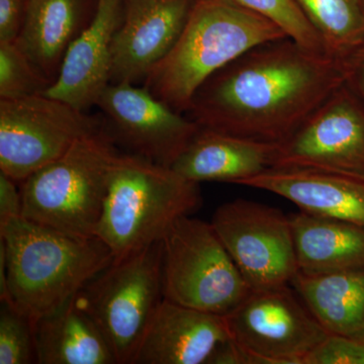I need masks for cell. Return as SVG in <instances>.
<instances>
[{"label":"cell","instance_id":"obj_27","mask_svg":"<svg viewBox=\"0 0 364 364\" xmlns=\"http://www.w3.org/2000/svg\"><path fill=\"white\" fill-rule=\"evenodd\" d=\"M28 0H0V43H14L25 23Z\"/></svg>","mask_w":364,"mask_h":364},{"label":"cell","instance_id":"obj_5","mask_svg":"<svg viewBox=\"0 0 364 364\" xmlns=\"http://www.w3.org/2000/svg\"><path fill=\"white\" fill-rule=\"evenodd\" d=\"M117 152L104 126L81 138L21 182L23 217L64 233L97 237Z\"/></svg>","mask_w":364,"mask_h":364},{"label":"cell","instance_id":"obj_30","mask_svg":"<svg viewBox=\"0 0 364 364\" xmlns=\"http://www.w3.org/2000/svg\"><path fill=\"white\" fill-rule=\"evenodd\" d=\"M363 4H364V0H363Z\"/></svg>","mask_w":364,"mask_h":364},{"label":"cell","instance_id":"obj_11","mask_svg":"<svg viewBox=\"0 0 364 364\" xmlns=\"http://www.w3.org/2000/svg\"><path fill=\"white\" fill-rule=\"evenodd\" d=\"M272 168L316 170L364 181V104L345 81L277 145Z\"/></svg>","mask_w":364,"mask_h":364},{"label":"cell","instance_id":"obj_1","mask_svg":"<svg viewBox=\"0 0 364 364\" xmlns=\"http://www.w3.org/2000/svg\"><path fill=\"white\" fill-rule=\"evenodd\" d=\"M344 81L343 62L282 38L215 72L184 114L205 130L280 144Z\"/></svg>","mask_w":364,"mask_h":364},{"label":"cell","instance_id":"obj_29","mask_svg":"<svg viewBox=\"0 0 364 364\" xmlns=\"http://www.w3.org/2000/svg\"><path fill=\"white\" fill-rule=\"evenodd\" d=\"M345 85L364 104V44L345 61Z\"/></svg>","mask_w":364,"mask_h":364},{"label":"cell","instance_id":"obj_22","mask_svg":"<svg viewBox=\"0 0 364 364\" xmlns=\"http://www.w3.org/2000/svg\"><path fill=\"white\" fill-rule=\"evenodd\" d=\"M330 56L344 62L364 44L363 0H294Z\"/></svg>","mask_w":364,"mask_h":364},{"label":"cell","instance_id":"obj_12","mask_svg":"<svg viewBox=\"0 0 364 364\" xmlns=\"http://www.w3.org/2000/svg\"><path fill=\"white\" fill-rule=\"evenodd\" d=\"M104 129L130 154L171 167L200 127L155 97L145 86L109 83L98 97Z\"/></svg>","mask_w":364,"mask_h":364},{"label":"cell","instance_id":"obj_2","mask_svg":"<svg viewBox=\"0 0 364 364\" xmlns=\"http://www.w3.org/2000/svg\"><path fill=\"white\" fill-rule=\"evenodd\" d=\"M11 303L33 322L58 310L114 261L98 237H81L26 219L0 227Z\"/></svg>","mask_w":364,"mask_h":364},{"label":"cell","instance_id":"obj_13","mask_svg":"<svg viewBox=\"0 0 364 364\" xmlns=\"http://www.w3.org/2000/svg\"><path fill=\"white\" fill-rule=\"evenodd\" d=\"M198 0H123L111 83L138 85L171 51Z\"/></svg>","mask_w":364,"mask_h":364},{"label":"cell","instance_id":"obj_25","mask_svg":"<svg viewBox=\"0 0 364 364\" xmlns=\"http://www.w3.org/2000/svg\"><path fill=\"white\" fill-rule=\"evenodd\" d=\"M37 363L33 321L9 304L0 312V364Z\"/></svg>","mask_w":364,"mask_h":364},{"label":"cell","instance_id":"obj_15","mask_svg":"<svg viewBox=\"0 0 364 364\" xmlns=\"http://www.w3.org/2000/svg\"><path fill=\"white\" fill-rule=\"evenodd\" d=\"M123 16V0H97L90 25L67 50L58 76L44 95L85 112L111 83L112 46Z\"/></svg>","mask_w":364,"mask_h":364},{"label":"cell","instance_id":"obj_6","mask_svg":"<svg viewBox=\"0 0 364 364\" xmlns=\"http://www.w3.org/2000/svg\"><path fill=\"white\" fill-rule=\"evenodd\" d=\"M75 298L100 328L117 363L132 364L164 299L162 241L112 261Z\"/></svg>","mask_w":364,"mask_h":364},{"label":"cell","instance_id":"obj_19","mask_svg":"<svg viewBox=\"0 0 364 364\" xmlns=\"http://www.w3.org/2000/svg\"><path fill=\"white\" fill-rule=\"evenodd\" d=\"M75 296L33 322L37 363L117 364L100 328Z\"/></svg>","mask_w":364,"mask_h":364},{"label":"cell","instance_id":"obj_20","mask_svg":"<svg viewBox=\"0 0 364 364\" xmlns=\"http://www.w3.org/2000/svg\"><path fill=\"white\" fill-rule=\"evenodd\" d=\"M291 286L328 334L364 337V268L298 272Z\"/></svg>","mask_w":364,"mask_h":364},{"label":"cell","instance_id":"obj_9","mask_svg":"<svg viewBox=\"0 0 364 364\" xmlns=\"http://www.w3.org/2000/svg\"><path fill=\"white\" fill-rule=\"evenodd\" d=\"M291 287L252 291L225 315L249 364H305L329 335Z\"/></svg>","mask_w":364,"mask_h":364},{"label":"cell","instance_id":"obj_24","mask_svg":"<svg viewBox=\"0 0 364 364\" xmlns=\"http://www.w3.org/2000/svg\"><path fill=\"white\" fill-rule=\"evenodd\" d=\"M237 4L264 16L284 31L287 37L314 52H326L315 28L294 0H235Z\"/></svg>","mask_w":364,"mask_h":364},{"label":"cell","instance_id":"obj_23","mask_svg":"<svg viewBox=\"0 0 364 364\" xmlns=\"http://www.w3.org/2000/svg\"><path fill=\"white\" fill-rule=\"evenodd\" d=\"M51 85L16 42L0 43V100L44 95Z\"/></svg>","mask_w":364,"mask_h":364},{"label":"cell","instance_id":"obj_3","mask_svg":"<svg viewBox=\"0 0 364 364\" xmlns=\"http://www.w3.org/2000/svg\"><path fill=\"white\" fill-rule=\"evenodd\" d=\"M286 37L272 21L235 0H198L176 44L143 86L186 114L196 90L215 72L255 46Z\"/></svg>","mask_w":364,"mask_h":364},{"label":"cell","instance_id":"obj_17","mask_svg":"<svg viewBox=\"0 0 364 364\" xmlns=\"http://www.w3.org/2000/svg\"><path fill=\"white\" fill-rule=\"evenodd\" d=\"M277 145L200 128L171 168L198 183L240 184L272 168Z\"/></svg>","mask_w":364,"mask_h":364},{"label":"cell","instance_id":"obj_10","mask_svg":"<svg viewBox=\"0 0 364 364\" xmlns=\"http://www.w3.org/2000/svg\"><path fill=\"white\" fill-rule=\"evenodd\" d=\"M210 224L252 291L291 284L299 267L289 215L237 198L220 205Z\"/></svg>","mask_w":364,"mask_h":364},{"label":"cell","instance_id":"obj_18","mask_svg":"<svg viewBox=\"0 0 364 364\" xmlns=\"http://www.w3.org/2000/svg\"><path fill=\"white\" fill-rule=\"evenodd\" d=\"M97 0H28L16 44L52 83L69 46L90 25Z\"/></svg>","mask_w":364,"mask_h":364},{"label":"cell","instance_id":"obj_7","mask_svg":"<svg viewBox=\"0 0 364 364\" xmlns=\"http://www.w3.org/2000/svg\"><path fill=\"white\" fill-rule=\"evenodd\" d=\"M162 243L164 299L225 316L252 291L210 222L184 215Z\"/></svg>","mask_w":364,"mask_h":364},{"label":"cell","instance_id":"obj_8","mask_svg":"<svg viewBox=\"0 0 364 364\" xmlns=\"http://www.w3.org/2000/svg\"><path fill=\"white\" fill-rule=\"evenodd\" d=\"M102 128L85 112L46 95L0 100V171L21 183Z\"/></svg>","mask_w":364,"mask_h":364},{"label":"cell","instance_id":"obj_26","mask_svg":"<svg viewBox=\"0 0 364 364\" xmlns=\"http://www.w3.org/2000/svg\"><path fill=\"white\" fill-rule=\"evenodd\" d=\"M305 364H364V337L329 334Z\"/></svg>","mask_w":364,"mask_h":364},{"label":"cell","instance_id":"obj_21","mask_svg":"<svg viewBox=\"0 0 364 364\" xmlns=\"http://www.w3.org/2000/svg\"><path fill=\"white\" fill-rule=\"evenodd\" d=\"M289 217L299 272L317 274L364 268V227L301 210Z\"/></svg>","mask_w":364,"mask_h":364},{"label":"cell","instance_id":"obj_16","mask_svg":"<svg viewBox=\"0 0 364 364\" xmlns=\"http://www.w3.org/2000/svg\"><path fill=\"white\" fill-rule=\"evenodd\" d=\"M239 186L261 189L318 217L364 227V181L308 169L270 168Z\"/></svg>","mask_w":364,"mask_h":364},{"label":"cell","instance_id":"obj_4","mask_svg":"<svg viewBox=\"0 0 364 364\" xmlns=\"http://www.w3.org/2000/svg\"><path fill=\"white\" fill-rule=\"evenodd\" d=\"M202 205L200 183L171 167L117 152L112 161L97 237L114 260L162 241L170 227Z\"/></svg>","mask_w":364,"mask_h":364},{"label":"cell","instance_id":"obj_14","mask_svg":"<svg viewBox=\"0 0 364 364\" xmlns=\"http://www.w3.org/2000/svg\"><path fill=\"white\" fill-rule=\"evenodd\" d=\"M232 339L225 316L203 312L163 299L132 364H208Z\"/></svg>","mask_w":364,"mask_h":364},{"label":"cell","instance_id":"obj_28","mask_svg":"<svg viewBox=\"0 0 364 364\" xmlns=\"http://www.w3.org/2000/svg\"><path fill=\"white\" fill-rule=\"evenodd\" d=\"M16 181L0 171V227L23 215V198Z\"/></svg>","mask_w":364,"mask_h":364}]
</instances>
